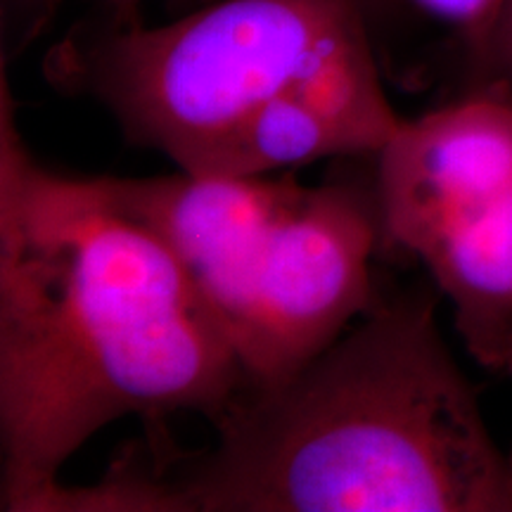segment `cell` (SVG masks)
<instances>
[{
    "mask_svg": "<svg viewBox=\"0 0 512 512\" xmlns=\"http://www.w3.org/2000/svg\"><path fill=\"white\" fill-rule=\"evenodd\" d=\"M411 3L456 31L475 62L494 34L508 0H411Z\"/></svg>",
    "mask_w": 512,
    "mask_h": 512,
    "instance_id": "cell-7",
    "label": "cell"
},
{
    "mask_svg": "<svg viewBox=\"0 0 512 512\" xmlns=\"http://www.w3.org/2000/svg\"><path fill=\"white\" fill-rule=\"evenodd\" d=\"M100 3L110 5V8L117 10L119 15H131V10L136 8L138 3H143V0H100Z\"/></svg>",
    "mask_w": 512,
    "mask_h": 512,
    "instance_id": "cell-9",
    "label": "cell"
},
{
    "mask_svg": "<svg viewBox=\"0 0 512 512\" xmlns=\"http://www.w3.org/2000/svg\"><path fill=\"white\" fill-rule=\"evenodd\" d=\"M382 238L415 256L451 302L479 366L512 361V95L472 88L401 119L375 155Z\"/></svg>",
    "mask_w": 512,
    "mask_h": 512,
    "instance_id": "cell-4",
    "label": "cell"
},
{
    "mask_svg": "<svg viewBox=\"0 0 512 512\" xmlns=\"http://www.w3.org/2000/svg\"><path fill=\"white\" fill-rule=\"evenodd\" d=\"M382 242L375 188L304 185L275 223L235 342L249 387L292 375L373 309Z\"/></svg>",
    "mask_w": 512,
    "mask_h": 512,
    "instance_id": "cell-5",
    "label": "cell"
},
{
    "mask_svg": "<svg viewBox=\"0 0 512 512\" xmlns=\"http://www.w3.org/2000/svg\"><path fill=\"white\" fill-rule=\"evenodd\" d=\"M361 3H363V5H366V8H368V5H370V3H373V0H361Z\"/></svg>",
    "mask_w": 512,
    "mask_h": 512,
    "instance_id": "cell-10",
    "label": "cell"
},
{
    "mask_svg": "<svg viewBox=\"0 0 512 512\" xmlns=\"http://www.w3.org/2000/svg\"><path fill=\"white\" fill-rule=\"evenodd\" d=\"M249 387L174 254L95 176L48 169L0 76V510L48 512L62 470L128 415L219 420Z\"/></svg>",
    "mask_w": 512,
    "mask_h": 512,
    "instance_id": "cell-1",
    "label": "cell"
},
{
    "mask_svg": "<svg viewBox=\"0 0 512 512\" xmlns=\"http://www.w3.org/2000/svg\"><path fill=\"white\" fill-rule=\"evenodd\" d=\"M46 76L192 174L377 155L401 121L361 0H219L159 27L117 12L64 36Z\"/></svg>",
    "mask_w": 512,
    "mask_h": 512,
    "instance_id": "cell-3",
    "label": "cell"
},
{
    "mask_svg": "<svg viewBox=\"0 0 512 512\" xmlns=\"http://www.w3.org/2000/svg\"><path fill=\"white\" fill-rule=\"evenodd\" d=\"M508 373L512 375V361H510V366H508Z\"/></svg>",
    "mask_w": 512,
    "mask_h": 512,
    "instance_id": "cell-11",
    "label": "cell"
},
{
    "mask_svg": "<svg viewBox=\"0 0 512 512\" xmlns=\"http://www.w3.org/2000/svg\"><path fill=\"white\" fill-rule=\"evenodd\" d=\"M475 67L479 86H491L512 95V0L505 3L494 34L475 60Z\"/></svg>",
    "mask_w": 512,
    "mask_h": 512,
    "instance_id": "cell-8",
    "label": "cell"
},
{
    "mask_svg": "<svg viewBox=\"0 0 512 512\" xmlns=\"http://www.w3.org/2000/svg\"><path fill=\"white\" fill-rule=\"evenodd\" d=\"M216 444L126 458L64 512H512V451L489 430L427 294L373 309L280 382L247 387Z\"/></svg>",
    "mask_w": 512,
    "mask_h": 512,
    "instance_id": "cell-2",
    "label": "cell"
},
{
    "mask_svg": "<svg viewBox=\"0 0 512 512\" xmlns=\"http://www.w3.org/2000/svg\"><path fill=\"white\" fill-rule=\"evenodd\" d=\"M95 181L121 214L155 233L174 254L235 349L261 256L275 223L304 185L183 169L169 176Z\"/></svg>",
    "mask_w": 512,
    "mask_h": 512,
    "instance_id": "cell-6",
    "label": "cell"
}]
</instances>
